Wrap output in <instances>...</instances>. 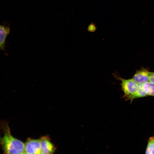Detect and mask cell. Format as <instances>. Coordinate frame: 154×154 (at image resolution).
Returning a JSON list of instances; mask_svg holds the SVG:
<instances>
[{
  "label": "cell",
  "instance_id": "cell-5",
  "mask_svg": "<svg viewBox=\"0 0 154 154\" xmlns=\"http://www.w3.org/2000/svg\"><path fill=\"white\" fill-rule=\"evenodd\" d=\"M150 73L147 70L142 68L136 72L132 78L138 84H143L149 81Z\"/></svg>",
  "mask_w": 154,
  "mask_h": 154
},
{
  "label": "cell",
  "instance_id": "cell-7",
  "mask_svg": "<svg viewBox=\"0 0 154 154\" xmlns=\"http://www.w3.org/2000/svg\"><path fill=\"white\" fill-rule=\"evenodd\" d=\"M147 96L143 88V84H138L137 90L130 100L131 102H132L135 98L145 97Z\"/></svg>",
  "mask_w": 154,
  "mask_h": 154
},
{
  "label": "cell",
  "instance_id": "cell-8",
  "mask_svg": "<svg viewBox=\"0 0 154 154\" xmlns=\"http://www.w3.org/2000/svg\"><path fill=\"white\" fill-rule=\"evenodd\" d=\"M143 87L147 96H154V84L148 81L143 84Z\"/></svg>",
  "mask_w": 154,
  "mask_h": 154
},
{
  "label": "cell",
  "instance_id": "cell-2",
  "mask_svg": "<svg viewBox=\"0 0 154 154\" xmlns=\"http://www.w3.org/2000/svg\"><path fill=\"white\" fill-rule=\"evenodd\" d=\"M113 75L116 79L120 80L121 88L124 93V97L126 99L131 100L135 93L138 84L133 78L126 79L120 77L117 72Z\"/></svg>",
  "mask_w": 154,
  "mask_h": 154
},
{
  "label": "cell",
  "instance_id": "cell-1",
  "mask_svg": "<svg viewBox=\"0 0 154 154\" xmlns=\"http://www.w3.org/2000/svg\"><path fill=\"white\" fill-rule=\"evenodd\" d=\"M0 128L3 135H0V145L5 154L25 153V143L11 134L8 123L4 121L0 122Z\"/></svg>",
  "mask_w": 154,
  "mask_h": 154
},
{
  "label": "cell",
  "instance_id": "cell-11",
  "mask_svg": "<svg viewBox=\"0 0 154 154\" xmlns=\"http://www.w3.org/2000/svg\"><path fill=\"white\" fill-rule=\"evenodd\" d=\"M149 81L154 84V72H150Z\"/></svg>",
  "mask_w": 154,
  "mask_h": 154
},
{
  "label": "cell",
  "instance_id": "cell-10",
  "mask_svg": "<svg viewBox=\"0 0 154 154\" xmlns=\"http://www.w3.org/2000/svg\"><path fill=\"white\" fill-rule=\"evenodd\" d=\"M97 29V27H96L95 24L93 23H90L88 26L87 28L88 31L93 32H95Z\"/></svg>",
  "mask_w": 154,
  "mask_h": 154
},
{
  "label": "cell",
  "instance_id": "cell-6",
  "mask_svg": "<svg viewBox=\"0 0 154 154\" xmlns=\"http://www.w3.org/2000/svg\"><path fill=\"white\" fill-rule=\"evenodd\" d=\"M10 31L9 27L0 25V50L4 49L6 39Z\"/></svg>",
  "mask_w": 154,
  "mask_h": 154
},
{
  "label": "cell",
  "instance_id": "cell-3",
  "mask_svg": "<svg viewBox=\"0 0 154 154\" xmlns=\"http://www.w3.org/2000/svg\"><path fill=\"white\" fill-rule=\"evenodd\" d=\"M40 139H29L25 143V154H41Z\"/></svg>",
  "mask_w": 154,
  "mask_h": 154
},
{
  "label": "cell",
  "instance_id": "cell-9",
  "mask_svg": "<svg viewBox=\"0 0 154 154\" xmlns=\"http://www.w3.org/2000/svg\"><path fill=\"white\" fill-rule=\"evenodd\" d=\"M145 153L154 154V136L150 137L148 140Z\"/></svg>",
  "mask_w": 154,
  "mask_h": 154
},
{
  "label": "cell",
  "instance_id": "cell-4",
  "mask_svg": "<svg viewBox=\"0 0 154 154\" xmlns=\"http://www.w3.org/2000/svg\"><path fill=\"white\" fill-rule=\"evenodd\" d=\"M41 154H52L55 151L56 148L47 136L40 139Z\"/></svg>",
  "mask_w": 154,
  "mask_h": 154
}]
</instances>
